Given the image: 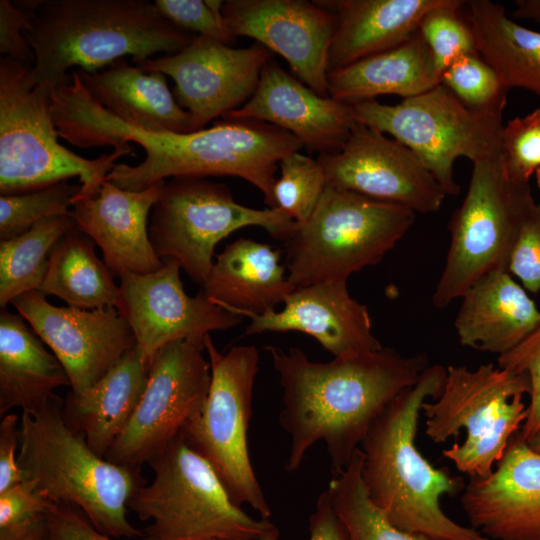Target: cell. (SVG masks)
<instances>
[{
    "instance_id": "7",
    "label": "cell",
    "mask_w": 540,
    "mask_h": 540,
    "mask_svg": "<svg viewBox=\"0 0 540 540\" xmlns=\"http://www.w3.org/2000/svg\"><path fill=\"white\" fill-rule=\"evenodd\" d=\"M153 479L128 503L155 540H260L279 537L269 519L235 504L211 464L182 432L149 462Z\"/></svg>"
},
{
    "instance_id": "15",
    "label": "cell",
    "mask_w": 540,
    "mask_h": 540,
    "mask_svg": "<svg viewBox=\"0 0 540 540\" xmlns=\"http://www.w3.org/2000/svg\"><path fill=\"white\" fill-rule=\"evenodd\" d=\"M272 52L256 43L247 48L196 35L181 51L137 66L175 82L173 95L191 117V132L243 106L254 94Z\"/></svg>"
},
{
    "instance_id": "10",
    "label": "cell",
    "mask_w": 540,
    "mask_h": 540,
    "mask_svg": "<svg viewBox=\"0 0 540 540\" xmlns=\"http://www.w3.org/2000/svg\"><path fill=\"white\" fill-rule=\"evenodd\" d=\"M535 205L530 183L512 180L501 155L473 163L465 198L448 225L450 245L431 299L434 307L442 309L460 299L492 271H508Z\"/></svg>"
},
{
    "instance_id": "31",
    "label": "cell",
    "mask_w": 540,
    "mask_h": 540,
    "mask_svg": "<svg viewBox=\"0 0 540 540\" xmlns=\"http://www.w3.org/2000/svg\"><path fill=\"white\" fill-rule=\"evenodd\" d=\"M467 3L468 23L480 56L507 89L521 88L540 97V32L512 20L500 3Z\"/></svg>"
},
{
    "instance_id": "16",
    "label": "cell",
    "mask_w": 540,
    "mask_h": 540,
    "mask_svg": "<svg viewBox=\"0 0 540 540\" xmlns=\"http://www.w3.org/2000/svg\"><path fill=\"white\" fill-rule=\"evenodd\" d=\"M180 270L176 261L166 260L155 272L120 277L115 307L130 326L148 366L158 350L171 342L188 340L204 347L212 331L241 322L242 317L213 303L202 290L194 297L187 295Z\"/></svg>"
},
{
    "instance_id": "46",
    "label": "cell",
    "mask_w": 540,
    "mask_h": 540,
    "mask_svg": "<svg viewBox=\"0 0 540 540\" xmlns=\"http://www.w3.org/2000/svg\"><path fill=\"white\" fill-rule=\"evenodd\" d=\"M20 417L6 414L0 422V492L22 482L24 475L18 465Z\"/></svg>"
},
{
    "instance_id": "17",
    "label": "cell",
    "mask_w": 540,
    "mask_h": 540,
    "mask_svg": "<svg viewBox=\"0 0 540 540\" xmlns=\"http://www.w3.org/2000/svg\"><path fill=\"white\" fill-rule=\"evenodd\" d=\"M318 160L329 186L415 213L437 212L447 196L407 146L359 122L339 151Z\"/></svg>"
},
{
    "instance_id": "20",
    "label": "cell",
    "mask_w": 540,
    "mask_h": 540,
    "mask_svg": "<svg viewBox=\"0 0 540 540\" xmlns=\"http://www.w3.org/2000/svg\"><path fill=\"white\" fill-rule=\"evenodd\" d=\"M461 504L471 527L488 539L540 540V454L520 430L489 475L470 477Z\"/></svg>"
},
{
    "instance_id": "36",
    "label": "cell",
    "mask_w": 540,
    "mask_h": 540,
    "mask_svg": "<svg viewBox=\"0 0 540 540\" xmlns=\"http://www.w3.org/2000/svg\"><path fill=\"white\" fill-rule=\"evenodd\" d=\"M80 189L81 185L63 180L25 193L1 195L0 239L17 237L48 217L71 216L70 208Z\"/></svg>"
},
{
    "instance_id": "19",
    "label": "cell",
    "mask_w": 540,
    "mask_h": 540,
    "mask_svg": "<svg viewBox=\"0 0 540 540\" xmlns=\"http://www.w3.org/2000/svg\"><path fill=\"white\" fill-rule=\"evenodd\" d=\"M222 16L233 37L246 36L281 55L302 83L327 97L328 53L337 17L319 1L229 0Z\"/></svg>"
},
{
    "instance_id": "24",
    "label": "cell",
    "mask_w": 540,
    "mask_h": 540,
    "mask_svg": "<svg viewBox=\"0 0 540 540\" xmlns=\"http://www.w3.org/2000/svg\"><path fill=\"white\" fill-rule=\"evenodd\" d=\"M460 299L454 328L460 344L475 350L500 356L540 321V308L506 270L484 275Z\"/></svg>"
},
{
    "instance_id": "5",
    "label": "cell",
    "mask_w": 540,
    "mask_h": 540,
    "mask_svg": "<svg viewBox=\"0 0 540 540\" xmlns=\"http://www.w3.org/2000/svg\"><path fill=\"white\" fill-rule=\"evenodd\" d=\"M54 395L38 411H23L18 465L53 502L79 509L101 533L113 538L145 537L128 520V503L145 484L140 467L112 463L72 429Z\"/></svg>"
},
{
    "instance_id": "39",
    "label": "cell",
    "mask_w": 540,
    "mask_h": 540,
    "mask_svg": "<svg viewBox=\"0 0 540 540\" xmlns=\"http://www.w3.org/2000/svg\"><path fill=\"white\" fill-rule=\"evenodd\" d=\"M501 158L512 180L530 182L540 167V109L515 117L503 126Z\"/></svg>"
},
{
    "instance_id": "26",
    "label": "cell",
    "mask_w": 540,
    "mask_h": 540,
    "mask_svg": "<svg viewBox=\"0 0 540 540\" xmlns=\"http://www.w3.org/2000/svg\"><path fill=\"white\" fill-rule=\"evenodd\" d=\"M337 17L328 72L392 49L411 38L442 0L319 1Z\"/></svg>"
},
{
    "instance_id": "33",
    "label": "cell",
    "mask_w": 540,
    "mask_h": 540,
    "mask_svg": "<svg viewBox=\"0 0 540 540\" xmlns=\"http://www.w3.org/2000/svg\"><path fill=\"white\" fill-rule=\"evenodd\" d=\"M74 227L71 216H52L17 237L0 241L1 308L26 292L40 289L52 248Z\"/></svg>"
},
{
    "instance_id": "21",
    "label": "cell",
    "mask_w": 540,
    "mask_h": 540,
    "mask_svg": "<svg viewBox=\"0 0 540 540\" xmlns=\"http://www.w3.org/2000/svg\"><path fill=\"white\" fill-rule=\"evenodd\" d=\"M223 118L276 126L319 155L339 151L356 122L350 104L317 94L272 59L252 97Z\"/></svg>"
},
{
    "instance_id": "38",
    "label": "cell",
    "mask_w": 540,
    "mask_h": 540,
    "mask_svg": "<svg viewBox=\"0 0 540 540\" xmlns=\"http://www.w3.org/2000/svg\"><path fill=\"white\" fill-rule=\"evenodd\" d=\"M463 3L442 0L423 16L419 25L418 30L431 50L440 75L459 56L478 52L470 24L458 13Z\"/></svg>"
},
{
    "instance_id": "9",
    "label": "cell",
    "mask_w": 540,
    "mask_h": 540,
    "mask_svg": "<svg viewBox=\"0 0 540 540\" xmlns=\"http://www.w3.org/2000/svg\"><path fill=\"white\" fill-rule=\"evenodd\" d=\"M531 392L526 373H513L483 364L476 369L449 365L441 394L422 405L426 435L435 443L467 432L443 455L467 475H489L501 458L512 435L519 431L528 414L524 395Z\"/></svg>"
},
{
    "instance_id": "23",
    "label": "cell",
    "mask_w": 540,
    "mask_h": 540,
    "mask_svg": "<svg viewBox=\"0 0 540 540\" xmlns=\"http://www.w3.org/2000/svg\"><path fill=\"white\" fill-rule=\"evenodd\" d=\"M165 183L131 191L105 180L95 195L73 201L76 227L99 246L115 277L147 274L164 265L150 242L148 218Z\"/></svg>"
},
{
    "instance_id": "13",
    "label": "cell",
    "mask_w": 540,
    "mask_h": 540,
    "mask_svg": "<svg viewBox=\"0 0 540 540\" xmlns=\"http://www.w3.org/2000/svg\"><path fill=\"white\" fill-rule=\"evenodd\" d=\"M211 369L207 397L182 434L214 468L232 501L250 505L262 519L271 509L252 467L247 432L252 417L259 353L253 345L221 353L208 335L204 342Z\"/></svg>"
},
{
    "instance_id": "35",
    "label": "cell",
    "mask_w": 540,
    "mask_h": 540,
    "mask_svg": "<svg viewBox=\"0 0 540 540\" xmlns=\"http://www.w3.org/2000/svg\"><path fill=\"white\" fill-rule=\"evenodd\" d=\"M280 176L275 180V209L281 210L297 224L306 222L314 212L327 180L319 160L292 152L279 162Z\"/></svg>"
},
{
    "instance_id": "43",
    "label": "cell",
    "mask_w": 540,
    "mask_h": 540,
    "mask_svg": "<svg viewBox=\"0 0 540 540\" xmlns=\"http://www.w3.org/2000/svg\"><path fill=\"white\" fill-rule=\"evenodd\" d=\"M54 504L31 480L25 479L0 492V529L47 515Z\"/></svg>"
},
{
    "instance_id": "32",
    "label": "cell",
    "mask_w": 540,
    "mask_h": 540,
    "mask_svg": "<svg viewBox=\"0 0 540 540\" xmlns=\"http://www.w3.org/2000/svg\"><path fill=\"white\" fill-rule=\"evenodd\" d=\"M94 244L77 227L64 234L51 250L38 291L84 310L115 306L119 285L105 262L96 255Z\"/></svg>"
},
{
    "instance_id": "44",
    "label": "cell",
    "mask_w": 540,
    "mask_h": 540,
    "mask_svg": "<svg viewBox=\"0 0 540 540\" xmlns=\"http://www.w3.org/2000/svg\"><path fill=\"white\" fill-rule=\"evenodd\" d=\"M34 16L35 11L20 9L9 0L0 1V52L4 57L34 64V53L25 37Z\"/></svg>"
},
{
    "instance_id": "12",
    "label": "cell",
    "mask_w": 540,
    "mask_h": 540,
    "mask_svg": "<svg viewBox=\"0 0 540 540\" xmlns=\"http://www.w3.org/2000/svg\"><path fill=\"white\" fill-rule=\"evenodd\" d=\"M247 226L261 227L284 242L296 222L277 208L260 210L237 203L223 183L176 176L165 183L152 208L148 234L162 261H176L202 286L213 265L216 245Z\"/></svg>"
},
{
    "instance_id": "45",
    "label": "cell",
    "mask_w": 540,
    "mask_h": 540,
    "mask_svg": "<svg viewBox=\"0 0 540 540\" xmlns=\"http://www.w3.org/2000/svg\"><path fill=\"white\" fill-rule=\"evenodd\" d=\"M47 520L55 540H116L98 531L77 508L55 503L47 513ZM141 540H155L145 536Z\"/></svg>"
},
{
    "instance_id": "22",
    "label": "cell",
    "mask_w": 540,
    "mask_h": 540,
    "mask_svg": "<svg viewBox=\"0 0 540 540\" xmlns=\"http://www.w3.org/2000/svg\"><path fill=\"white\" fill-rule=\"evenodd\" d=\"M281 310L247 313L245 334L297 331L315 338L334 357H353L382 347L372 331L367 307L354 299L347 282H322L299 287Z\"/></svg>"
},
{
    "instance_id": "48",
    "label": "cell",
    "mask_w": 540,
    "mask_h": 540,
    "mask_svg": "<svg viewBox=\"0 0 540 540\" xmlns=\"http://www.w3.org/2000/svg\"><path fill=\"white\" fill-rule=\"evenodd\" d=\"M0 540H55L46 515L0 529Z\"/></svg>"
},
{
    "instance_id": "14",
    "label": "cell",
    "mask_w": 540,
    "mask_h": 540,
    "mask_svg": "<svg viewBox=\"0 0 540 540\" xmlns=\"http://www.w3.org/2000/svg\"><path fill=\"white\" fill-rule=\"evenodd\" d=\"M204 350L188 340H177L158 350L149 363L144 392L105 459L140 467L183 431L209 391L211 369Z\"/></svg>"
},
{
    "instance_id": "8",
    "label": "cell",
    "mask_w": 540,
    "mask_h": 540,
    "mask_svg": "<svg viewBox=\"0 0 540 540\" xmlns=\"http://www.w3.org/2000/svg\"><path fill=\"white\" fill-rule=\"evenodd\" d=\"M411 209L327 185L310 218L284 241L286 270L295 288L347 282L379 263L411 228Z\"/></svg>"
},
{
    "instance_id": "3",
    "label": "cell",
    "mask_w": 540,
    "mask_h": 540,
    "mask_svg": "<svg viewBox=\"0 0 540 540\" xmlns=\"http://www.w3.org/2000/svg\"><path fill=\"white\" fill-rule=\"evenodd\" d=\"M446 367L428 365L372 422L360 450L361 476L373 505L395 528L443 540H490L462 526L441 508V498L463 492L465 482L435 468L416 445L424 402L442 392Z\"/></svg>"
},
{
    "instance_id": "37",
    "label": "cell",
    "mask_w": 540,
    "mask_h": 540,
    "mask_svg": "<svg viewBox=\"0 0 540 540\" xmlns=\"http://www.w3.org/2000/svg\"><path fill=\"white\" fill-rule=\"evenodd\" d=\"M440 79L463 104L473 110L506 107L509 89L478 52L456 58L444 69Z\"/></svg>"
},
{
    "instance_id": "1",
    "label": "cell",
    "mask_w": 540,
    "mask_h": 540,
    "mask_svg": "<svg viewBox=\"0 0 540 540\" xmlns=\"http://www.w3.org/2000/svg\"><path fill=\"white\" fill-rule=\"evenodd\" d=\"M52 117L58 135L70 144L89 148L135 142L145 158L135 166L115 164L106 179L140 191L176 176H235L254 185L269 208L275 209L273 187L281 159L299 151L293 134L256 120L224 119L209 128L187 133H152L132 127L100 105L75 71L71 82L53 89Z\"/></svg>"
},
{
    "instance_id": "30",
    "label": "cell",
    "mask_w": 540,
    "mask_h": 540,
    "mask_svg": "<svg viewBox=\"0 0 540 540\" xmlns=\"http://www.w3.org/2000/svg\"><path fill=\"white\" fill-rule=\"evenodd\" d=\"M25 321L21 315L1 308V417L14 408L38 411L49 403L56 388L71 386L62 363Z\"/></svg>"
},
{
    "instance_id": "18",
    "label": "cell",
    "mask_w": 540,
    "mask_h": 540,
    "mask_svg": "<svg viewBox=\"0 0 540 540\" xmlns=\"http://www.w3.org/2000/svg\"><path fill=\"white\" fill-rule=\"evenodd\" d=\"M11 304L62 363L71 391L93 385L136 346L130 326L115 306L58 307L38 290L16 297Z\"/></svg>"
},
{
    "instance_id": "47",
    "label": "cell",
    "mask_w": 540,
    "mask_h": 540,
    "mask_svg": "<svg viewBox=\"0 0 540 540\" xmlns=\"http://www.w3.org/2000/svg\"><path fill=\"white\" fill-rule=\"evenodd\" d=\"M309 540H351L348 529L336 512L328 490L322 492L309 517ZM260 540H278L268 537Z\"/></svg>"
},
{
    "instance_id": "34",
    "label": "cell",
    "mask_w": 540,
    "mask_h": 540,
    "mask_svg": "<svg viewBox=\"0 0 540 540\" xmlns=\"http://www.w3.org/2000/svg\"><path fill=\"white\" fill-rule=\"evenodd\" d=\"M361 467L362 452L359 448L349 465L333 476L327 489L351 540H443L408 533L392 526L370 501L362 480Z\"/></svg>"
},
{
    "instance_id": "28",
    "label": "cell",
    "mask_w": 540,
    "mask_h": 540,
    "mask_svg": "<svg viewBox=\"0 0 540 540\" xmlns=\"http://www.w3.org/2000/svg\"><path fill=\"white\" fill-rule=\"evenodd\" d=\"M148 372L149 366L135 346L93 385L71 391L63 401L67 424L101 457L105 458L128 424L146 387Z\"/></svg>"
},
{
    "instance_id": "50",
    "label": "cell",
    "mask_w": 540,
    "mask_h": 540,
    "mask_svg": "<svg viewBox=\"0 0 540 540\" xmlns=\"http://www.w3.org/2000/svg\"><path fill=\"white\" fill-rule=\"evenodd\" d=\"M527 443L531 449L540 454V429Z\"/></svg>"
},
{
    "instance_id": "51",
    "label": "cell",
    "mask_w": 540,
    "mask_h": 540,
    "mask_svg": "<svg viewBox=\"0 0 540 540\" xmlns=\"http://www.w3.org/2000/svg\"><path fill=\"white\" fill-rule=\"evenodd\" d=\"M535 177L537 186L540 189V167L535 171Z\"/></svg>"
},
{
    "instance_id": "25",
    "label": "cell",
    "mask_w": 540,
    "mask_h": 540,
    "mask_svg": "<svg viewBox=\"0 0 540 540\" xmlns=\"http://www.w3.org/2000/svg\"><path fill=\"white\" fill-rule=\"evenodd\" d=\"M295 289L280 264V251L247 238L215 255L201 286L213 303L240 317L276 310Z\"/></svg>"
},
{
    "instance_id": "42",
    "label": "cell",
    "mask_w": 540,
    "mask_h": 540,
    "mask_svg": "<svg viewBox=\"0 0 540 540\" xmlns=\"http://www.w3.org/2000/svg\"><path fill=\"white\" fill-rule=\"evenodd\" d=\"M508 272L520 280L527 292L540 294V202L523 224Z\"/></svg>"
},
{
    "instance_id": "27",
    "label": "cell",
    "mask_w": 540,
    "mask_h": 540,
    "mask_svg": "<svg viewBox=\"0 0 540 540\" xmlns=\"http://www.w3.org/2000/svg\"><path fill=\"white\" fill-rule=\"evenodd\" d=\"M96 102L124 123L152 133L191 132V117L176 101L166 75L145 72L123 58L93 73L73 69Z\"/></svg>"
},
{
    "instance_id": "41",
    "label": "cell",
    "mask_w": 540,
    "mask_h": 540,
    "mask_svg": "<svg viewBox=\"0 0 540 540\" xmlns=\"http://www.w3.org/2000/svg\"><path fill=\"white\" fill-rule=\"evenodd\" d=\"M500 368L526 373L531 383L527 418L520 429L528 442L540 429V321L536 328L512 350L498 356Z\"/></svg>"
},
{
    "instance_id": "40",
    "label": "cell",
    "mask_w": 540,
    "mask_h": 540,
    "mask_svg": "<svg viewBox=\"0 0 540 540\" xmlns=\"http://www.w3.org/2000/svg\"><path fill=\"white\" fill-rule=\"evenodd\" d=\"M153 3L166 20L186 32L227 45L234 39L222 16L223 1L155 0Z\"/></svg>"
},
{
    "instance_id": "29",
    "label": "cell",
    "mask_w": 540,
    "mask_h": 540,
    "mask_svg": "<svg viewBox=\"0 0 540 540\" xmlns=\"http://www.w3.org/2000/svg\"><path fill=\"white\" fill-rule=\"evenodd\" d=\"M434 57L419 30L404 43L327 74L330 97L353 104L380 95L403 99L420 95L439 83Z\"/></svg>"
},
{
    "instance_id": "4",
    "label": "cell",
    "mask_w": 540,
    "mask_h": 540,
    "mask_svg": "<svg viewBox=\"0 0 540 540\" xmlns=\"http://www.w3.org/2000/svg\"><path fill=\"white\" fill-rule=\"evenodd\" d=\"M195 36L148 0H41L25 32L34 77L51 88L70 83L74 67L93 73L124 56L140 64L181 51Z\"/></svg>"
},
{
    "instance_id": "6",
    "label": "cell",
    "mask_w": 540,
    "mask_h": 540,
    "mask_svg": "<svg viewBox=\"0 0 540 540\" xmlns=\"http://www.w3.org/2000/svg\"><path fill=\"white\" fill-rule=\"evenodd\" d=\"M52 90L37 82L33 65L1 57V195L25 193L78 177L81 189L75 199L93 196L116 160L134 155L129 143L95 159L63 146L52 117Z\"/></svg>"
},
{
    "instance_id": "11",
    "label": "cell",
    "mask_w": 540,
    "mask_h": 540,
    "mask_svg": "<svg viewBox=\"0 0 540 540\" xmlns=\"http://www.w3.org/2000/svg\"><path fill=\"white\" fill-rule=\"evenodd\" d=\"M350 105L356 122L407 146L447 196L460 192L454 177L456 159L465 157L474 163L501 155L505 106L473 110L442 83L395 105L376 99Z\"/></svg>"
},
{
    "instance_id": "2",
    "label": "cell",
    "mask_w": 540,
    "mask_h": 540,
    "mask_svg": "<svg viewBox=\"0 0 540 540\" xmlns=\"http://www.w3.org/2000/svg\"><path fill=\"white\" fill-rule=\"evenodd\" d=\"M282 388L279 421L290 437L286 469L296 471L323 441L333 476L350 463L376 417L429 365L423 354L381 348L314 362L300 349L267 345Z\"/></svg>"
},
{
    "instance_id": "49",
    "label": "cell",
    "mask_w": 540,
    "mask_h": 540,
    "mask_svg": "<svg viewBox=\"0 0 540 540\" xmlns=\"http://www.w3.org/2000/svg\"><path fill=\"white\" fill-rule=\"evenodd\" d=\"M513 16L540 23V0H517Z\"/></svg>"
}]
</instances>
